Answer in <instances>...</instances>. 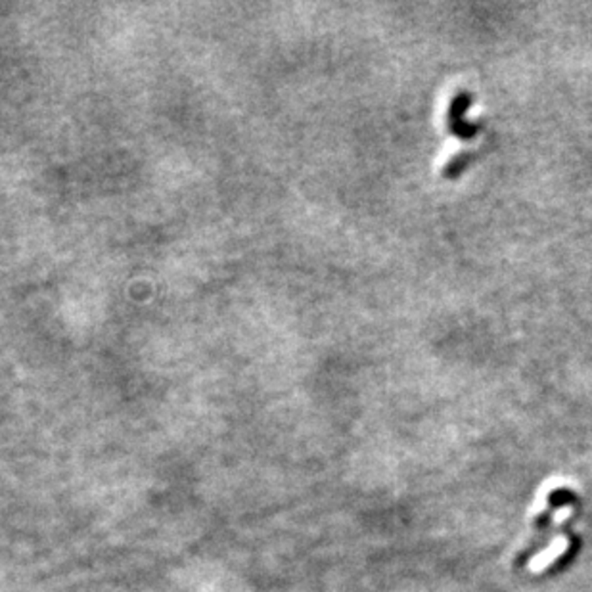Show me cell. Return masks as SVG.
I'll use <instances>...</instances> for the list:
<instances>
[{
	"label": "cell",
	"mask_w": 592,
	"mask_h": 592,
	"mask_svg": "<svg viewBox=\"0 0 592 592\" xmlns=\"http://www.w3.org/2000/svg\"><path fill=\"white\" fill-rule=\"evenodd\" d=\"M569 504H579V496L575 495L573 491L568 487H560L552 491L548 496V508L544 510L537 519H535V533L529 544L521 550V554L516 560V566H524L525 562H529L533 556L539 554V550L543 548L544 544L550 541V529H552V519H554V512L558 508L569 506Z\"/></svg>",
	"instance_id": "obj_1"
},
{
	"label": "cell",
	"mask_w": 592,
	"mask_h": 592,
	"mask_svg": "<svg viewBox=\"0 0 592 592\" xmlns=\"http://www.w3.org/2000/svg\"><path fill=\"white\" fill-rule=\"evenodd\" d=\"M471 102V94L470 92H462L458 94L454 100H452L451 110H449V127L456 136L460 138H471L476 136V133L479 131V125H471V123L464 121V113L468 110V106Z\"/></svg>",
	"instance_id": "obj_2"
},
{
	"label": "cell",
	"mask_w": 592,
	"mask_h": 592,
	"mask_svg": "<svg viewBox=\"0 0 592 592\" xmlns=\"http://www.w3.org/2000/svg\"><path fill=\"white\" fill-rule=\"evenodd\" d=\"M471 161V153L470 152H464V153H458L456 158L452 159L451 163L446 165V171H445V177L446 178H454L458 177L460 173L464 171L466 165Z\"/></svg>",
	"instance_id": "obj_3"
}]
</instances>
